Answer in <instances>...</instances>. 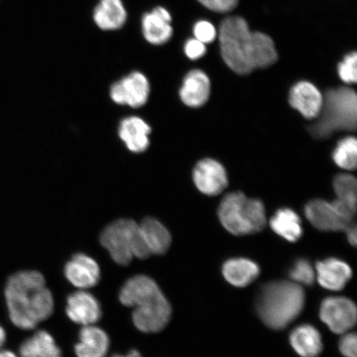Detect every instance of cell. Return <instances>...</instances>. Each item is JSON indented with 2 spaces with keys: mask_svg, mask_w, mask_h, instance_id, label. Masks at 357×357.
Instances as JSON below:
<instances>
[{
  "mask_svg": "<svg viewBox=\"0 0 357 357\" xmlns=\"http://www.w3.org/2000/svg\"><path fill=\"white\" fill-rule=\"evenodd\" d=\"M222 60L238 75L266 68L278 60L273 40L266 33L250 30L248 22L239 16L223 20L218 33Z\"/></svg>",
  "mask_w": 357,
  "mask_h": 357,
  "instance_id": "obj_1",
  "label": "cell"
},
{
  "mask_svg": "<svg viewBox=\"0 0 357 357\" xmlns=\"http://www.w3.org/2000/svg\"><path fill=\"white\" fill-rule=\"evenodd\" d=\"M4 297L11 322L22 330L35 328L50 318L54 310L52 294L38 271H22L11 275Z\"/></svg>",
  "mask_w": 357,
  "mask_h": 357,
  "instance_id": "obj_2",
  "label": "cell"
},
{
  "mask_svg": "<svg viewBox=\"0 0 357 357\" xmlns=\"http://www.w3.org/2000/svg\"><path fill=\"white\" fill-rule=\"evenodd\" d=\"M119 300L124 306L133 307V324L141 332L159 333L171 319V305L149 276L140 275L129 279L120 292Z\"/></svg>",
  "mask_w": 357,
  "mask_h": 357,
  "instance_id": "obj_3",
  "label": "cell"
},
{
  "mask_svg": "<svg viewBox=\"0 0 357 357\" xmlns=\"http://www.w3.org/2000/svg\"><path fill=\"white\" fill-rule=\"evenodd\" d=\"M305 294L300 284L290 281L266 284L258 294L257 311L267 327L281 330L301 314Z\"/></svg>",
  "mask_w": 357,
  "mask_h": 357,
  "instance_id": "obj_4",
  "label": "cell"
},
{
  "mask_svg": "<svg viewBox=\"0 0 357 357\" xmlns=\"http://www.w3.org/2000/svg\"><path fill=\"white\" fill-rule=\"evenodd\" d=\"M310 132L317 139H326L337 131H354L357 121V96L354 89L340 87L325 93L322 109Z\"/></svg>",
  "mask_w": 357,
  "mask_h": 357,
  "instance_id": "obj_5",
  "label": "cell"
},
{
  "mask_svg": "<svg viewBox=\"0 0 357 357\" xmlns=\"http://www.w3.org/2000/svg\"><path fill=\"white\" fill-rule=\"evenodd\" d=\"M218 218L227 231L236 236L261 231L266 225L264 204L242 192L227 195L218 208Z\"/></svg>",
  "mask_w": 357,
  "mask_h": 357,
  "instance_id": "obj_6",
  "label": "cell"
},
{
  "mask_svg": "<svg viewBox=\"0 0 357 357\" xmlns=\"http://www.w3.org/2000/svg\"><path fill=\"white\" fill-rule=\"evenodd\" d=\"M100 243L119 265L128 266L134 257L146 259L151 256L139 225L132 220H119L106 227Z\"/></svg>",
  "mask_w": 357,
  "mask_h": 357,
  "instance_id": "obj_7",
  "label": "cell"
},
{
  "mask_svg": "<svg viewBox=\"0 0 357 357\" xmlns=\"http://www.w3.org/2000/svg\"><path fill=\"white\" fill-rule=\"evenodd\" d=\"M307 220L317 229L324 231H346L354 223L352 218L333 201L314 199L305 206Z\"/></svg>",
  "mask_w": 357,
  "mask_h": 357,
  "instance_id": "obj_8",
  "label": "cell"
},
{
  "mask_svg": "<svg viewBox=\"0 0 357 357\" xmlns=\"http://www.w3.org/2000/svg\"><path fill=\"white\" fill-rule=\"evenodd\" d=\"M320 319L332 332L344 333L356 324V307L349 298L329 297L321 305Z\"/></svg>",
  "mask_w": 357,
  "mask_h": 357,
  "instance_id": "obj_9",
  "label": "cell"
},
{
  "mask_svg": "<svg viewBox=\"0 0 357 357\" xmlns=\"http://www.w3.org/2000/svg\"><path fill=\"white\" fill-rule=\"evenodd\" d=\"M149 93L150 84L146 75L134 71L112 86L110 96L116 104L139 108L146 104Z\"/></svg>",
  "mask_w": 357,
  "mask_h": 357,
  "instance_id": "obj_10",
  "label": "cell"
},
{
  "mask_svg": "<svg viewBox=\"0 0 357 357\" xmlns=\"http://www.w3.org/2000/svg\"><path fill=\"white\" fill-rule=\"evenodd\" d=\"M193 178L197 189L204 195L216 196L229 185V178L222 165L217 160L207 158L196 165Z\"/></svg>",
  "mask_w": 357,
  "mask_h": 357,
  "instance_id": "obj_11",
  "label": "cell"
},
{
  "mask_svg": "<svg viewBox=\"0 0 357 357\" xmlns=\"http://www.w3.org/2000/svg\"><path fill=\"white\" fill-rule=\"evenodd\" d=\"M146 41L155 46L167 43L173 36L172 17L166 8L158 6L146 12L141 21Z\"/></svg>",
  "mask_w": 357,
  "mask_h": 357,
  "instance_id": "obj_12",
  "label": "cell"
},
{
  "mask_svg": "<svg viewBox=\"0 0 357 357\" xmlns=\"http://www.w3.org/2000/svg\"><path fill=\"white\" fill-rule=\"evenodd\" d=\"M66 314L74 323L89 326L100 319L102 311L97 298L82 289L71 294L67 298Z\"/></svg>",
  "mask_w": 357,
  "mask_h": 357,
  "instance_id": "obj_13",
  "label": "cell"
},
{
  "mask_svg": "<svg viewBox=\"0 0 357 357\" xmlns=\"http://www.w3.org/2000/svg\"><path fill=\"white\" fill-rule=\"evenodd\" d=\"M65 275L74 287L86 289L96 287L99 282L100 269L93 258L79 253L66 263Z\"/></svg>",
  "mask_w": 357,
  "mask_h": 357,
  "instance_id": "obj_14",
  "label": "cell"
},
{
  "mask_svg": "<svg viewBox=\"0 0 357 357\" xmlns=\"http://www.w3.org/2000/svg\"><path fill=\"white\" fill-rule=\"evenodd\" d=\"M289 101L294 109L303 117L314 119L318 117L324 102V96L314 84L307 82H298L289 92Z\"/></svg>",
  "mask_w": 357,
  "mask_h": 357,
  "instance_id": "obj_15",
  "label": "cell"
},
{
  "mask_svg": "<svg viewBox=\"0 0 357 357\" xmlns=\"http://www.w3.org/2000/svg\"><path fill=\"white\" fill-rule=\"evenodd\" d=\"M211 83L208 75L200 70L187 74L180 91L183 102L191 108L203 106L211 96Z\"/></svg>",
  "mask_w": 357,
  "mask_h": 357,
  "instance_id": "obj_16",
  "label": "cell"
},
{
  "mask_svg": "<svg viewBox=\"0 0 357 357\" xmlns=\"http://www.w3.org/2000/svg\"><path fill=\"white\" fill-rule=\"evenodd\" d=\"M93 20L106 32L121 29L128 20L126 6L123 0H100L93 10Z\"/></svg>",
  "mask_w": 357,
  "mask_h": 357,
  "instance_id": "obj_17",
  "label": "cell"
},
{
  "mask_svg": "<svg viewBox=\"0 0 357 357\" xmlns=\"http://www.w3.org/2000/svg\"><path fill=\"white\" fill-rule=\"evenodd\" d=\"M316 271L319 284L335 291L344 288L352 275L351 267L337 258H328L317 263Z\"/></svg>",
  "mask_w": 357,
  "mask_h": 357,
  "instance_id": "obj_18",
  "label": "cell"
},
{
  "mask_svg": "<svg viewBox=\"0 0 357 357\" xmlns=\"http://www.w3.org/2000/svg\"><path fill=\"white\" fill-rule=\"evenodd\" d=\"M108 335L93 325L84 326L75 347L78 357H105L109 348Z\"/></svg>",
  "mask_w": 357,
  "mask_h": 357,
  "instance_id": "obj_19",
  "label": "cell"
},
{
  "mask_svg": "<svg viewBox=\"0 0 357 357\" xmlns=\"http://www.w3.org/2000/svg\"><path fill=\"white\" fill-rule=\"evenodd\" d=\"M151 128L144 120L130 117L123 120L119 126V137L132 153H139L149 146Z\"/></svg>",
  "mask_w": 357,
  "mask_h": 357,
  "instance_id": "obj_20",
  "label": "cell"
},
{
  "mask_svg": "<svg viewBox=\"0 0 357 357\" xmlns=\"http://www.w3.org/2000/svg\"><path fill=\"white\" fill-rule=\"evenodd\" d=\"M290 344L301 357H319L323 351L322 337L314 326L303 324L293 330Z\"/></svg>",
  "mask_w": 357,
  "mask_h": 357,
  "instance_id": "obj_21",
  "label": "cell"
},
{
  "mask_svg": "<svg viewBox=\"0 0 357 357\" xmlns=\"http://www.w3.org/2000/svg\"><path fill=\"white\" fill-rule=\"evenodd\" d=\"M222 274L227 282L236 287H245L260 274L257 263L245 258H234L222 266Z\"/></svg>",
  "mask_w": 357,
  "mask_h": 357,
  "instance_id": "obj_22",
  "label": "cell"
},
{
  "mask_svg": "<svg viewBox=\"0 0 357 357\" xmlns=\"http://www.w3.org/2000/svg\"><path fill=\"white\" fill-rule=\"evenodd\" d=\"M142 238L151 255L166 253L172 244V236L162 222L153 218H145L139 225Z\"/></svg>",
  "mask_w": 357,
  "mask_h": 357,
  "instance_id": "obj_23",
  "label": "cell"
},
{
  "mask_svg": "<svg viewBox=\"0 0 357 357\" xmlns=\"http://www.w3.org/2000/svg\"><path fill=\"white\" fill-rule=\"evenodd\" d=\"M271 229L281 238L296 243L303 234L301 218L290 208H281L271 218Z\"/></svg>",
  "mask_w": 357,
  "mask_h": 357,
  "instance_id": "obj_24",
  "label": "cell"
},
{
  "mask_svg": "<svg viewBox=\"0 0 357 357\" xmlns=\"http://www.w3.org/2000/svg\"><path fill=\"white\" fill-rule=\"evenodd\" d=\"M20 357H62L54 338L46 331H38L22 343Z\"/></svg>",
  "mask_w": 357,
  "mask_h": 357,
  "instance_id": "obj_25",
  "label": "cell"
},
{
  "mask_svg": "<svg viewBox=\"0 0 357 357\" xmlns=\"http://www.w3.org/2000/svg\"><path fill=\"white\" fill-rule=\"evenodd\" d=\"M333 188L336 199H334L339 206L355 217L356 213L357 181L351 174H341L335 177Z\"/></svg>",
  "mask_w": 357,
  "mask_h": 357,
  "instance_id": "obj_26",
  "label": "cell"
},
{
  "mask_svg": "<svg viewBox=\"0 0 357 357\" xmlns=\"http://www.w3.org/2000/svg\"><path fill=\"white\" fill-rule=\"evenodd\" d=\"M333 158L337 167L346 171H354L357 164L356 137H347L339 142L333 151Z\"/></svg>",
  "mask_w": 357,
  "mask_h": 357,
  "instance_id": "obj_27",
  "label": "cell"
},
{
  "mask_svg": "<svg viewBox=\"0 0 357 357\" xmlns=\"http://www.w3.org/2000/svg\"><path fill=\"white\" fill-rule=\"evenodd\" d=\"M289 278L294 283L312 285L314 282L315 272L309 261L306 259H298L289 271Z\"/></svg>",
  "mask_w": 357,
  "mask_h": 357,
  "instance_id": "obj_28",
  "label": "cell"
},
{
  "mask_svg": "<svg viewBox=\"0 0 357 357\" xmlns=\"http://www.w3.org/2000/svg\"><path fill=\"white\" fill-rule=\"evenodd\" d=\"M338 75L343 82L355 84L357 80V54L351 52L338 65Z\"/></svg>",
  "mask_w": 357,
  "mask_h": 357,
  "instance_id": "obj_29",
  "label": "cell"
},
{
  "mask_svg": "<svg viewBox=\"0 0 357 357\" xmlns=\"http://www.w3.org/2000/svg\"><path fill=\"white\" fill-rule=\"evenodd\" d=\"M195 38L204 44L211 43L217 37V31L214 26L208 21L201 20L194 26Z\"/></svg>",
  "mask_w": 357,
  "mask_h": 357,
  "instance_id": "obj_30",
  "label": "cell"
},
{
  "mask_svg": "<svg viewBox=\"0 0 357 357\" xmlns=\"http://www.w3.org/2000/svg\"><path fill=\"white\" fill-rule=\"evenodd\" d=\"M205 8L214 12L227 13L234 10L238 0H198Z\"/></svg>",
  "mask_w": 357,
  "mask_h": 357,
  "instance_id": "obj_31",
  "label": "cell"
},
{
  "mask_svg": "<svg viewBox=\"0 0 357 357\" xmlns=\"http://www.w3.org/2000/svg\"><path fill=\"white\" fill-rule=\"evenodd\" d=\"M185 53L190 60H198L204 56L207 49L205 44L198 39L191 38L185 44Z\"/></svg>",
  "mask_w": 357,
  "mask_h": 357,
  "instance_id": "obj_32",
  "label": "cell"
},
{
  "mask_svg": "<svg viewBox=\"0 0 357 357\" xmlns=\"http://www.w3.org/2000/svg\"><path fill=\"white\" fill-rule=\"evenodd\" d=\"M356 335L348 333L339 342V349L345 357H356Z\"/></svg>",
  "mask_w": 357,
  "mask_h": 357,
  "instance_id": "obj_33",
  "label": "cell"
},
{
  "mask_svg": "<svg viewBox=\"0 0 357 357\" xmlns=\"http://www.w3.org/2000/svg\"><path fill=\"white\" fill-rule=\"evenodd\" d=\"M345 231H347L348 242H349L351 245H354V247H356L357 242V230L355 223L348 227Z\"/></svg>",
  "mask_w": 357,
  "mask_h": 357,
  "instance_id": "obj_34",
  "label": "cell"
},
{
  "mask_svg": "<svg viewBox=\"0 0 357 357\" xmlns=\"http://www.w3.org/2000/svg\"><path fill=\"white\" fill-rule=\"evenodd\" d=\"M7 339V335L6 330L0 325V349L3 348L4 343H6Z\"/></svg>",
  "mask_w": 357,
  "mask_h": 357,
  "instance_id": "obj_35",
  "label": "cell"
},
{
  "mask_svg": "<svg viewBox=\"0 0 357 357\" xmlns=\"http://www.w3.org/2000/svg\"><path fill=\"white\" fill-rule=\"evenodd\" d=\"M0 357H17L15 354L10 350L0 349Z\"/></svg>",
  "mask_w": 357,
  "mask_h": 357,
  "instance_id": "obj_36",
  "label": "cell"
},
{
  "mask_svg": "<svg viewBox=\"0 0 357 357\" xmlns=\"http://www.w3.org/2000/svg\"><path fill=\"white\" fill-rule=\"evenodd\" d=\"M112 357H142V356L137 351L132 350L127 356L115 355Z\"/></svg>",
  "mask_w": 357,
  "mask_h": 357,
  "instance_id": "obj_37",
  "label": "cell"
}]
</instances>
